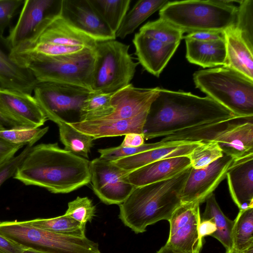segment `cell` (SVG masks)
Returning <instances> with one entry per match:
<instances>
[{"label":"cell","mask_w":253,"mask_h":253,"mask_svg":"<svg viewBox=\"0 0 253 253\" xmlns=\"http://www.w3.org/2000/svg\"><path fill=\"white\" fill-rule=\"evenodd\" d=\"M23 146L9 143L0 138V165L14 157Z\"/></svg>","instance_id":"7bdbcfd3"},{"label":"cell","mask_w":253,"mask_h":253,"mask_svg":"<svg viewBox=\"0 0 253 253\" xmlns=\"http://www.w3.org/2000/svg\"><path fill=\"white\" fill-rule=\"evenodd\" d=\"M97 42L67 21L60 12L46 25L32 45L38 43H45L93 49L95 48Z\"/></svg>","instance_id":"603a6c76"},{"label":"cell","mask_w":253,"mask_h":253,"mask_svg":"<svg viewBox=\"0 0 253 253\" xmlns=\"http://www.w3.org/2000/svg\"><path fill=\"white\" fill-rule=\"evenodd\" d=\"M186 57L191 63L203 68L224 66L226 60L225 39L200 42L185 39Z\"/></svg>","instance_id":"d4e9b609"},{"label":"cell","mask_w":253,"mask_h":253,"mask_svg":"<svg viewBox=\"0 0 253 253\" xmlns=\"http://www.w3.org/2000/svg\"><path fill=\"white\" fill-rule=\"evenodd\" d=\"M191 166L188 156L161 159L130 171L126 178L135 187L171 178Z\"/></svg>","instance_id":"7402d4cb"},{"label":"cell","mask_w":253,"mask_h":253,"mask_svg":"<svg viewBox=\"0 0 253 253\" xmlns=\"http://www.w3.org/2000/svg\"><path fill=\"white\" fill-rule=\"evenodd\" d=\"M96 207L91 199L87 197H77L68 203L64 214L70 216L83 225L91 222L95 215Z\"/></svg>","instance_id":"f35d334b"},{"label":"cell","mask_w":253,"mask_h":253,"mask_svg":"<svg viewBox=\"0 0 253 253\" xmlns=\"http://www.w3.org/2000/svg\"><path fill=\"white\" fill-rule=\"evenodd\" d=\"M92 190L106 205L122 204L135 188L126 178L127 171L100 157L90 162Z\"/></svg>","instance_id":"8fae6325"},{"label":"cell","mask_w":253,"mask_h":253,"mask_svg":"<svg viewBox=\"0 0 253 253\" xmlns=\"http://www.w3.org/2000/svg\"><path fill=\"white\" fill-rule=\"evenodd\" d=\"M113 93L91 90L82 107L81 122L103 119L112 114L114 112L111 103Z\"/></svg>","instance_id":"d6a6232c"},{"label":"cell","mask_w":253,"mask_h":253,"mask_svg":"<svg viewBox=\"0 0 253 253\" xmlns=\"http://www.w3.org/2000/svg\"><path fill=\"white\" fill-rule=\"evenodd\" d=\"M48 126L31 128L18 126L0 130V138L16 145H34L48 131Z\"/></svg>","instance_id":"8d00e7d4"},{"label":"cell","mask_w":253,"mask_h":253,"mask_svg":"<svg viewBox=\"0 0 253 253\" xmlns=\"http://www.w3.org/2000/svg\"><path fill=\"white\" fill-rule=\"evenodd\" d=\"M197 88L237 116L253 119V80L226 66L195 72Z\"/></svg>","instance_id":"8992f818"},{"label":"cell","mask_w":253,"mask_h":253,"mask_svg":"<svg viewBox=\"0 0 253 253\" xmlns=\"http://www.w3.org/2000/svg\"><path fill=\"white\" fill-rule=\"evenodd\" d=\"M61 14L76 28L97 42L116 40L88 0H62Z\"/></svg>","instance_id":"9a60e30c"},{"label":"cell","mask_w":253,"mask_h":253,"mask_svg":"<svg viewBox=\"0 0 253 253\" xmlns=\"http://www.w3.org/2000/svg\"><path fill=\"white\" fill-rule=\"evenodd\" d=\"M0 113L23 127H40L47 120L34 96L1 87Z\"/></svg>","instance_id":"5bb4252c"},{"label":"cell","mask_w":253,"mask_h":253,"mask_svg":"<svg viewBox=\"0 0 253 253\" xmlns=\"http://www.w3.org/2000/svg\"><path fill=\"white\" fill-rule=\"evenodd\" d=\"M226 0L169 1L160 18L184 33L224 31L234 26L237 7Z\"/></svg>","instance_id":"5b68a950"},{"label":"cell","mask_w":253,"mask_h":253,"mask_svg":"<svg viewBox=\"0 0 253 253\" xmlns=\"http://www.w3.org/2000/svg\"><path fill=\"white\" fill-rule=\"evenodd\" d=\"M0 234L26 248L47 253H101L98 244L86 237L55 233L25 221H0Z\"/></svg>","instance_id":"ba28073f"},{"label":"cell","mask_w":253,"mask_h":253,"mask_svg":"<svg viewBox=\"0 0 253 253\" xmlns=\"http://www.w3.org/2000/svg\"><path fill=\"white\" fill-rule=\"evenodd\" d=\"M23 253H47L41 251L39 250H37L36 249H34L32 248H28L25 250V251L23 252Z\"/></svg>","instance_id":"681fc988"},{"label":"cell","mask_w":253,"mask_h":253,"mask_svg":"<svg viewBox=\"0 0 253 253\" xmlns=\"http://www.w3.org/2000/svg\"><path fill=\"white\" fill-rule=\"evenodd\" d=\"M240 253H253V245L250 246L246 249L240 252Z\"/></svg>","instance_id":"f907efd6"},{"label":"cell","mask_w":253,"mask_h":253,"mask_svg":"<svg viewBox=\"0 0 253 253\" xmlns=\"http://www.w3.org/2000/svg\"><path fill=\"white\" fill-rule=\"evenodd\" d=\"M90 162L57 143H41L32 147L13 177L52 193H68L90 183Z\"/></svg>","instance_id":"7a4b0ae2"},{"label":"cell","mask_w":253,"mask_h":253,"mask_svg":"<svg viewBox=\"0 0 253 253\" xmlns=\"http://www.w3.org/2000/svg\"><path fill=\"white\" fill-rule=\"evenodd\" d=\"M232 243L239 252L253 245V207L240 210L234 220Z\"/></svg>","instance_id":"1f68e13d"},{"label":"cell","mask_w":253,"mask_h":253,"mask_svg":"<svg viewBox=\"0 0 253 253\" xmlns=\"http://www.w3.org/2000/svg\"><path fill=\"white\" fill-rule=\"evenodd\" d=\"M24 0H0V34L2 35L10 24Z\"/></svg>","instance_id":"60d3db41"},{"label":"cell","mask_w":253,"mask_h":253,"mask_svg":"<svg viewBox=\"0 0 253 253\" xmlns=\"http://www.w3.org/2000/svg\"><path fill=\"white\" fill-rule=\"evenodd\" d=\"M225 253H240V252L232 248L231 249L226 250Z\"/></svg>","instance_id":"816d5d0a"},{"label":"cell","mask_w":253,"mask_h":253,"mask_svg":"<svg viewBox=\"0 0 253 253\" xmlns=\"http://www.w3.org/2000/svg\"><path fill=\"white\" fill-rule=\"evenodd\" d=\"M191 141H163L152 143H144L142 145L136 147H126L121 145L98 150L100 158L104 160L114 162L119 159L132 156L142 152L152 149L172 146L180 145Z\"/></svg>","instance_id":"e575fe53"},{"label":"cell","mask_w":253,"mask_h":253,"mask_svg":"<svg viewBox=\"0 0 253 253\" xmlns=\"http://www.w3.org/2000/svg\"><path fill=\"white\" fill-rule=\"evenodd\" d=\"M57 125L60 140L64 146V149L79 156L88 158V154L95 139L77 130L67 123L61 122Z\"/></svg>","instance_id":"4dcf8cb0"},{"label":"cell","mask_w":253,"mask_h":253,"mask_svg":"<svg viewBox=\"0 0 253 253\" xmlns=\"http://www.w3.org/2000/svg\"><path fill=\"white\" fill-rule=\"evenodd\" d=\"M240 119L207 96L160 88L150 106L142 134L145 140L163 137L164 140L170 141L213 124Z\"/></svg>","instance_id":"6da1fadb"},{"label":"cell","mask_w":253,"mask_h":253,"mask_svg":"<svg viewBox=\"0 0 253 253\" xmlns=\"http://www.w3.org/2000/svg\"><path fill=\"white\" fill-rule=\"evenodd\" d=\"M129 48L116 40L97 42L91 90L112 93L130 84L139 63L133 60Z\"/></svg>","instance_id":"52a82bcc"},{"label":"cell","mask_w":253,"mask_h":253,"mask_svg":"<svg viewBox=\"0 0 253 253\" xmlns=\"http://www.w3.org/2000/svg\"><path fill=\"white\" fill-rule=\"evenodd\" d=\"M5 128V127L4 126H2L1 124H0V130H3Z\"/></svg>","instance_id":"f5cc1de1"},{"label":"cell","mask_w":253,"mask_h":253,"mask_svg":"<svg viewBox=\"0 0 253 253\" xmlns=\"http://www.w3.org/2000/svg\"><path fill=\"white\" fill-rule=\"evenodd\" d=\"M139 32L165 43H180L184 32L166 21L159 18L143 25Z\"/></svg>","instance_id":"836d02e7"},{"label":"cell","mask_w":253,"mask_h":253,"mask_svg":"<svg viewBox=\"0 0 253 253\" xmlns=\"http://www.w3.org/2000/svg\"><path fill=\"white\" fill-rule=\"evenodd\" d=\"M25 222L55 233L79 238L85 236V225L65 214L50 218H36Z\"/></svg>","instance_id":"f546056e"},{"label":"cell","mask_w":253,"mask_h":253,"mask_svg":"<svg viewBox=\"0 0 253 253\" xmlns=\"http://www.w3.org/2000/svg\"><path fill=\"white\" fill-rule=\"evenodd\" d=\"M156 253H181L174 251L170 247L165 244V246L162 247L158 252Z\"/></svg>","instance_id":"c3c4849f"},{"label":"cell","mask_w":253,"mask_h":253,"mask_svg":"<svg viewBox=\"0 0 253 253\" xmlns=\"http://www.w3.org/2000/svg\"><path fill=\"white\" fill-rule=\"evenodd\" d=\"M121 146L126 147H139L144 144V137L143 134L130 133L125 135Z\"/></svg>","instance_id":"f6af8a7d"},{"label":"cell","mask_w":253,"mask_h":253,"mask_svg":"<svg viewBox=\"0 0 253 253\" xmlns=\"http://www.w3.org/2000/svg\"><path fill=\"white\" fill-rule=\"evenodd\" d=\"M102 20L115 35L128 11L131 0H88Z\"/></svg>","instance_id":"f1b7e54d"},{"label":"cell","mask_w":253,"mask_h":253,"mask_svg":"<svg viewBox=\"0 0 253 253\" xmlns=\"http://www.w3.org/2000/svg\"><path fill=\"white\" fill-rule=\"evenodd\" d=\"M223 153L217 142L213 140L201 141L188 156L191 166L204 168L222 157Z\"/></svg>","instance_id":"74e56055"},{"label":"cell","mask_w":253,"mask_h":253,"mask_svg":"<svg viewBox=\"0 0 253 253\" xmlns=\"http://www.w3.org/2000/svg\"><path fill=\"white\" fill-rule=\"evenodd\" d=\"M243 119L227 122L212 140L233 161L253 155V119Z\"/></svg>","instance_id":"2e32d148"},{"label":"cell","mask_w":253,"mask_h":253,"mask_svg":"<svg viewBox=\"0 0 253 253\" xmlns=\"http://www.w3.org/2000/svg\"><path fill=\"white\" fill-rule=\"evenodd\" d=\"M0 124L5 128H13L21 126L17 123L0 113Z\"/></svg>","instance_id":"7dc6e473"},{"label":"cell","mask_w":253,"mask_h":253,"mask_svg":"<svg viewBox=\"0 0 253 253\" xmlns=\"http://www.w3.org/2000/svg\"><path fill=\"white\" fill-rule=\"evenodd\" d=\"M13 51L7 38L0 34V87L32 94L39 82L28 69L16 61Z\"/></svg>","instance_id":"ac0fdd59"},{"label":"cell","mask_w":253,"mask_h":253,"mask_svg":"<svg viewBox=\"0 0 253 253\" xmlns=\"http://www.w3.org/2000/svg\"><path fill=\"white\" fill-rule=\"evenodd\" d=\"M62 0H26L7 37L14 51L32 45L46 25L61 12Z\"/></svg>","instance_id":"30bf717a"},{"label":"cell","mask_w":253,"mask_h":253,"mask_svg":"<svg viewBox=\"0 0 253 253\" xmlns=\"http://www.w3.org/2000/svg\"><path fill=\"white\" fill-rule=\"evenodd\" d=\"M201 142H189L180 145L158 148L123 158L113 162L119 168L129 172L161 159L181 156H188Z\"/></svg>","instance_id":"484cf974"},{"label":"cell","mask_w":253,"mask_h":253,"mask_svg":"<svg viewBox=\"0 0 253 253\" xmlns=\"http://www.w3.org/2000/svg\"><path fill=\"white\" fill-rule=\"evenodd\" d=\"M132 42L138 63L157 77H159L179 44L163 42L139 32L134 35Z\"/></svg>","instance_id":"d6986e66"},{"label":"cell","mask_w":253,"mask_h":253,"mask_svg":"<svg viewBox=\"0 0 253 253\" xmlns=\"http://www.w3.org/2000/svg\"><path fill=\"white\" fill-rule=\"evenodd\" d=\"M147 115L148 113L143 114L126 119H99L68 124L94 139L125 135L130 133L142 134Z\"/></svg>","instance_id":"44dd1931"},{"label":"cell","mask_w":253,"mask_h":253,"mask_svg":"<svg viewBox=\"0 0 253 253\" xmlns=\"http://www.w3.org/2000/svg\"><path fill=\"white\" fill-rule=\"evenodd\" d=\"M160 89L137 87L130 84L113 93L111 103L114 112L103 119H126L148 113Z\"/></svg>","instance_id":"e0dca14e"},{"label":"cell","mask_w":253,"mask_h":253,"mask_svg":"<svg viewBox=\"0 0 253 253\" xmlns=\"http://www.w3.org/2000/svg\"><path fill=\"white\" fill-rule=\"evenodd\" d=\"M226 178L230 196L239 210L253 207V155L233 161Z\"/></svg>","instance_id":"ffe728a7"},{"label":"cell","mask_w":253,"mask_h":253,"mask_svg":"<svg viewBox=\"0 0 253 253\" xmlns=\"http://www.w3.org/2000/svg\"><path fill=\"white\" fill-rule=\"evenodd\" d=\"M13 56L19 64L32 72L39 83L65 84L91 90L95 48L56 56L13 51Z\"/></svg>","instance_id":"277c9868"},{"label":"cell","mask_w":253,"mask_h":253,"mask_svg":"<svg viewBox=\"0 0 253 253\" xmlns=\"http://www.w3.org/2000/svg\"><path fill=\"white\" fill-rule=\"evenodd\" d=\"M232 162L231 157L224 155L204 168L196 169L191 167L181 193V204L205 202L226 178Z\"/></svg>","instance_id":"4fadbf2b"},{"label":"cell","mask_w":253,"mask_h":253,"mask_svg":"<svg viewBox=\"0 0 253 253\" xmlns=\"http://www.w3.org/2000/svg\"><path fill=\"white\" fill-rule=\"evenodd\" d=\"M216 227L211 219L201 220L198 232L200 237L204 240L206 236H212L216 231Z\"/></svg>","instance_id":"bcb514c9"},{"label":"cell","mask_w":253,"mask_h":253,"mask_svg":"<svg viewBox=\"0 0 253 253\" xmlns=\"http://www.w3.org/2000/svg\"><path fill=\"white\" fill-rule=\"evenodd\" d=\"M191 166L161 181L135 187L119 205V217L135 233L162 220H169L181 205L180 195Z\"/></svg>","instance_id":"3957f363"},{"label":"cell","mask_w":253,"mask_h":253,"mask_svg":"<svg viewBox=\"0 0 253 253\" xmlns=\"http://www.w3.org/2000/svg\"><path fill=\"white\" fill-rule=\"evenodd\" d=\"M183 39L200 42H210L225 39L224 31H198L188 33Z\"/></svg>","instance_id":"b9f144b4"},{"label":"cell","mask_w":253,"mask_h":253,"mask_svg":"<svg viewBox=\"0 0 253 253\" xmlns=\"http://www.w3.org/2000/svg\"><path fill=\"white\" fill-rule=\"evenodd\" d=\"M33 146L26 145L19 155L0 165V186L6 180L14 176L17 169L25 160Z\"/></svg>","instance_id":"ab89813d"},{"label":"cell","mask_w":253,"mask_h":253,"mask_svg":"<svg viewBox=\"0 0 253 253\" xmlns=\"http://www.w3.org/2000/svg\"><path fill=\"white\" fill-rule=\"evenodd\" d=\"M226 48L224 66L253 80V51L243 41L234 26L224 31Z\"/></svg>","instance_id":"cb8c5ba5"},{"label":"cell","mask_w":253,"mask_h":253,"mask_svg":"<svg viewBox=\"0 0 253 253\" xmlns=\"http://www.w3.org/2000/svg\"><path fill=\"white\" fill-rule=\"evenodd\" d=\"M205 202L206 207L201 216V220L211 219L216 227V231L211 236L219 241L226 250L232 248V230L234 221L223 213L213 193Z\"/></svg>","instance_id":"83f0119b"},{"label":"cell","mask_w":253,"mask_h":253,"mask_svg":"<svg viewBox=\"0 0 253 253\" xmlns=\"http://www.w3.org/2000/svg\"><path fill=\"white\" fill-rule=\"evenodd\" d=\"M27 248L0 234V253H23Z\"/></svg>","instance_id":"ee69618b"},{"label":"cell","mask_w":253,"mask_h":253,"mask_svg":"<svg viewBox=\"0 0 253 253\" xmlns=\"http://www.w3.org/2000/svg\"><path fill=\"white\" fill-rule=\"evenodd\" d=\"M200 204L192 202L181 204L168 221L169 232L166 244L181 253H197L201 250L204 240L199 236L201 222Z\"/></svg>","instance_id":"7c38bea8"},{"label":"cell","mask_w":253,"mask_h":253,"mask_svg":"<svg viewBox=\"0 0 253 253\" xmlns=\"http://www.w3.org/2000/svg\"><path fill=\"white\" fill-rule=\"evenodd\" d=\"M90 91L74 85L41 82L33 91L47 120L58 124L81 122L82 107Z\"/></svg>","instance_id":"9c48e42d"},{"label":"cell","mask_w":253,"mask_h":253,"mask_svg":"<svg viewBox=\"0 0 253 253\" xmlns=\"http://www.w3.org/2000/svg\"><path fill=\"white\" fill-rule=\"evenodd\" d=\"M168 0H139L127 11L116 33V37L124 39L132 34L144 21L161 9Z\"/></svg>","instance_id":"4316f807"},{"label":"cell","mask_w":253,"mask_h":253,"mask_svg":"<svg viewBox=\"0 0 253 253\" xmlns=\"http://www.w3.org/2000/svg\"><path fill=\"white\" fill-rule=\"evenodd\" d=\"M238 3L234 27L253 51V0H240Z\"/></svg>","instance_id":"d590c367"}]
</instances>
